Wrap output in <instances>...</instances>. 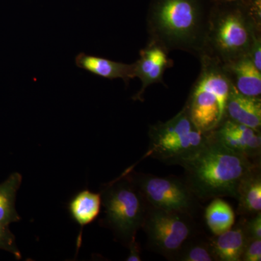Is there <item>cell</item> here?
<instances>
[{"label":"cell","mask_w":261,"mask_h":261,"mask_svg":"<svg viewBox=\"0 0 261 261\" xmlns=\"http://www.w3.org/2000/svg\"><path fill=\"white\" fill-rule=\"evenodd\" d=\"M0 250L10 252L17 259L21 258V253L17 247L14 234L8 225L0 224Z\"/></svg>","instance_id":"20"},{"label":"cell","mask_w":261,"mask_h":261,"mask_svg":"<svg viewBox=\"0 0 261 261\" xmlns=\"http://www.w3.org/2000/svg\"><path fill=\"white\" fill-rule=\"evenodd\" d=\"M205 219L207 227L214 235H219L232 228L235 214L232 207L221 197L213 199L206 207Z\"/></svg>","instance_id":"18"},{"label":"cell","mask_w":261,"mask_h":261,"mask_svg":"<svg viewBox=\"0 0 261 261\" xmlns=\"http://www.w3.org/2000/svg\"><path fill=\"white\" fill-rule=\"evenodd\" d=\"M231 84L238 92L252 97H260L261 71L249 56L223 65Z\"/></svg>","instance_id":"11"},{"label":"cell","mask_w":261,"mask_h":261,"mask_svg":"<svg viewBox=\"0 0 261 261\" xmlns=\"http://www.w3.org/2000/svg\"><path fill=\"white\" fill-rule=\"evenodd\" d=\"M236 199L239 202V214L252 216L260 213V165L254 168L243 178L239 187Z\"/></svg>","instance_id":"16"},{"label":"cell","mask_w":261,"mask_h":261,"mask_svg":"<svg viewBox=\"0 0 261 261\" xmlns=\"http://www.w3.org/2000/svg\"><path fill=\"white\" fill-rule=\"evenodd\" d=\"M260 165L233 152L209 132L203 147L180 166L185 170V181L198 200L217 197L237 198L243 178Z\"/></svg>","instance_id":"3"},{"label":"cell","mask_w":261,"mask_h":261,"mask_svg":"<svg viewBox=\"0 0 261 261\" xmlns=\"http://www.w3.org/2000/svg\"><path fill=\"white\" fill-rule=\"evenodd\" d=\"M174 260L214 261L212 250L208 240L192 238L181 247Z\"/></svg>","instance_id":"19"},{"label":"cell","mask_w":261,"mask_h":261,"mask_svg":"<svg viewBox=\"0 0 261 261\" xmlns=\"http://www.w3.org/2000/svg\"><path fill=\"white\" fill-rule=\"evenodd\" d=\"M241 260H261V239H248L244 249Z\"/></svg>","instance_id":"21"},{"label":"cell","mask_w":261,"mask_h":261,"mask_svg":"<svg viewBox=\"0 0 261 261\" xmlns=\"http://www.w3.org/2000/svg\"><path fill=\"white\" fill-rule=\"evenodd\" d=\"M21 182V174L15 172L0 184V224L9 226L20 221V216L15 209V200Z\"/></svg>","instance_id":"17"},{"label":"cell","mask_w":261,"mask_h":261,"mask_svg":"<svg viewBox=\"0 0 261 261\" xmlns=\"http://www.w3.org/2000/svg\"><path fill=\"white\" fill-rule=\"evenodd\" d=\"M75 63L79 68L108 80L121 79L128 84L130 80L135 78V63L126 64L84 53L75 57Z\"/></svg>","instance_id":"13"},{"label":"cell","mask_w":261,"mask_h":261,"mask_svg":"<svg viewBox=\"0 0 261 261\" xmlns=\"http://www.w3.org/2000/svg\"><path fill=\"white\" fill-rule=\"evenodd\" d=\"M214 0H150L147 14L149 44L168 53L204 55Z\"/></svg>","instance_id":"1"},{"label":"cell","mask_w":261,"mask_h":261,"mask_svg":"<svg viewBox=\"0 0 261 261\" xmlns=\"http://www.w3.org/2000/svg\"><path fill=\"white\" fill-rule=\"evenodd\" d=\"M209 132L197 128L185 106L168 121L149 126V147L143 159L152 158L180 166L203 147L208 140Z\"/></svg>","instance_id":"5"},{"label":"cell","mask_w":261,"mask_h":261,"mask_svg":"<svg viewBox=\"0 0 261 261\" xmlns=\"http://www.w3.org/2000/svg\"><path fill=\"white\" fill-rule=\"evenodd\" d=\"M102 197L100 193H94L89 190L78 192L68 202L70 216L80 225L81 231L77 238V251L80 248L84 228L97 219L101 211Z\"/></svg>","instance_id":"15"},{"label":"cell","mask_w":261,"mask_h":261,"mask_svg":"<svg viewBox=\"0 0 261 261\" xmlns=\"http://www.w3.org/2000/svg\"><path fill=\"white\" fill-rule=\"evenodd\" d=\"M247 236L250 239H261V213L254 215L248 221H244Z\"/></svg>","instance_id":"22"},{"label":"cell","mask_w":261,"mask_h":261,"mask_svg":"<svg viewBox=\"0 0 261 261\" xmlns=\"http://www.w3.org/2000/svg\"><path fill=\"white\" fill-rule=\"evenodd\" d=\"M192 218L149 206L142 227L149 246L166 258L174 260L181 247L195 235Z\"/></svg>","instance_id":"8"},{"label":"cell","mask_w":261,"mask_h":261,"mask_svg":"<svg viewBox=\"0 0 261 261\" xmlns=\"http://www.w3.org/2000/svg\"><path fill=\"white\" fill-rule=\"evenodd\" d=\"M135 184L149 206L160 210L179 213L193 217L198 207V199L192 193L185 180L173 176H157L123 173Z\"/></svg>","instance_id":"7"},{"label":"cell","mask_w":261,"mask_h":261,"mask_svg":"<svg viewBox=\"0 0 261 261\" xmlns=\"http://www.w3.org/2000/svg\"><path fill=\"white\" fill-rule=\"evenodd\" d=\"M199 59L200 74L185 106L194 125L206 133L214 130L224 119L232 84L217 60L206 55Z\"/></svg>","instance_id":"4"},{"label":"cell","mask_w":261,"mask_h":261,"mask_svg":"<svg viewBox=\"0 0 261 261\" xmlns=\"http://www.w3.org/2000/svg\"><path fill=\"white\" fill-rule=\"evenodd\" d=\"M211 132L216 140L233 152L255 162H260L261 134L259 130L225 117Z\"/></svg>","instance_id":"9"},{"label":"cell","mask_w":261,"mask_h":261,"mask_svg":"<svg viewBox=\"0 0 261 261\" xmlns=\"http://www.w3.org/2000/svg\"><path fill=\"white\" fill-rule=\"evenodd\" d=\"M166 49L156 44L147 43L144 49H141L140 58L135 63V77L140 79L142 87L132 97L133 100L143 102V95L149 86L155 83H163L165 71L173 65L168 58Z\"/></svg>","instance_id":"10"},{"label":"cell","mask_w":261,"mask_h":261,"mask_svg":"<svg viewBox=\"0 0 261 261\" xmlns=\"http://www.w3.org/2000/svg\"><path fill=\"white\" fill-rule=\"evenodd\" d=\"M100 195L106 213L105 224L128 246L142 227L148 204L127 174L106 185Z\"/></svg>","instance_id":"6"},{"label":"cell","mask_w":261,"mask_h":261,"mask_svg":"<svg viewBox=\"0 0 261 261\" xmlns=\"http://www.w3.org/2000/svg\"><path fill=\"white\" fill-rule=\"evenodd\" d=\"M129 248V255L127 257V261H141L142 257L140 255V247L136 240L130 242L128 245Z\"/></svg>","instance_id":"23"},{"label":"cell","mask_w":261,"mask_h":261,"mask_svg":"<svg viewBox=\"0 0 261 261\" xmlns=\"http://www.w3.org/2000/svg\"><path fill=\"white\" fill-rule=\"evenodd\" d=\"M258 43L261 0H214L204 55L224 65L249 56Z\"/></svg>","instance_id":"2"},{"label":"cell","mask_w":261,"mask_h":261,"mask_svg":"<svg viewBox=\"0 0 261 261\" xmlns=\"http://www.w3.org/2000/svg\"><path fill=\"white\" fill-rule=\"evenodd\" d=\"M225 117L260 132L261 98L244 95L231 86Z\"/></svg>","instance_id":"12"},{"label":"cell","mask_w":261,"mask_h":261,"mask_svg":"<svg viewBox=\"0 0 261 261\" xmlns=\"http://www.w3.org/2000/svg\"><path fill=\"white\" fill-rule=\"evenodd\" d=\"M248 239L243 221L228 231L209 239L215 260H241Z\"/></svg>","instance_id":"14"}]
</instances>
